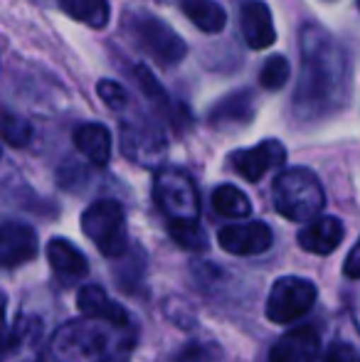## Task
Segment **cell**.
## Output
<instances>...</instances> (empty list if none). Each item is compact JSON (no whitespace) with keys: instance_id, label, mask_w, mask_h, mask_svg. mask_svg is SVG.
I'll list each match as a JSON object with an SVG mask.
<instances>
[{"instance_id":"obj_1","label":"cell","mask_w":360,"mask_h":362,"mask_svg":"<svg viewBox=\"0 0 360 362\" xmlns=\"http://www.w3.org/2000/svg\"><path fill=\"white\" fill-rule=\"evenodd\" d=\"M298 52L301 67L291 111L301 124H323L351 101V62L343 45L313 23L303 25L298 33Z\"/></svg>"},{"instance_id":"obj_2","label":"cell","mask_w":360,"mask_h":362,"mask_svg":"<svg viewBox=\"0 0 360 362\" xmlns=\"http://www.w3.org/2000/svg\"><path fill=\"white\" fill-rule=\"evenodd\" d=\"M134 328H116L104 320H69L54 333L52 355L57 362H129Z\"/></svg>"},{"instance_id":"obj_3","label":"cell","mask_w":360,"mask_h":362,"mask_svg":"<svg viewBox=\"0 0 360 362\" xmlns=\"http://www.w3.org/2000/svg\"><path fill=\"white\" fill-rule=\"evenodd\" d=\"M121 30H124V37L141 54L153 59L158 67H175L187 54L185 40L163 18L149 10H126Z\"/></svg>"},{"instance_id":"obj_4","label":"cell","mask_w":360,"mask_h":362,"mask_svg":"<svg viewBox=\"0 0 360 362\" xmlns=\"http://www.w3.org/2000/svg\"><path fill=\"white\" fill-rule=\"evenodd\" d=\"M326 205L323 185L308 168H286L274 180V207L291 222H313Z\"/></svg>"},{"instance_id":"obj_5","label":"cell","mask_w":360,"mask_h":362,"mask_svg":"<svg viewBox=\"0 0 360 362\" xmlns=\"http://www.w3.org/2000/svg\"><path fill=\"white\" fill-rule=\"evenodd\" d=\"M82 232L104 257L119 259L129 249L126 212L116 200H96L82 212Z\"/></svg>"},{"instance_id":"obj_6","label":"cell","mask_w":360,"mask_h":362,"mask_svg":"<svg viewBox=\"0 0 360 362\" xmlns=\"http://www.w3.org/2000/svg\"><path fill=\"white\" fill-rule=\"evenodd\" d=\"M153 200L168 222H200V197H197V187L187 173L175 170V168H166V170L156 173Z\"/></svg>"},{"instance_id":"obj_7","label":"cell","mask_w":360,"mask_h":362,"mask_svg":"<svg viewBox=\"0 0 360 362\" xmlns=\"http://www.w3.org/2000/svg\"><path fill=\"white\" fill-rule=\"evenodd\" d=\"M318 291L308 279L301 276H284L274 281L267 298V318L272 323H294L303 318L316 303Z\"/></svg>"},{"instance_id":"obj_8","label":"cell","mask_w":360,"mask_h":362,"mask_svg":"<svg viewBox=\"0 0 360 362\" xmlns=\"http://www.w3.org/2000/svg\"><path fill=\"white\" fill-rule=\"evenodd\" d=\"M121 151L129 160L146 168H156L166 160V136L144 116H129L121 124Z\"/></svg>"},{"instance_id":"obj_9","label":"cell","mask_w":360,"mask_h":362,"mask_svg":"<svg viewBox=\"0 0 360 362\" xmlns=\"http://www.w3.org/2000/svg\"><path fill=\"white\" fill-rule=\"evenodd\" d=\"M286 163V148L281 141L267 139L252 148H242L230 156L232 170H237L247 182H260L269 170H277Z\"/></svg>"},{"instance_id":"obj_10","label":"cell","mask_w":360,"mask_h":362,"mask_svg":"<svg viewBox=\"0 0 360 362\" xmlns=\"http://www.w3.org/2000/svg\"><path fill=\"white\" fill-rule=\"evenodd\" d=\"M217 242L225 252L235 254V257H257L274 244V232L267 222L227 224L217 234Z\"/></svg>"},{"instance_id":"obj_11","label":"cell","mask_w":360,"mask_h":362,"mask_svg":"<svg viewBox=\"0 0 360 362\" xmlns=\"http://www.w3.org/2000/svg\"><path fill=\"white\" fill-rule=\"evenodd\" d=\"M37 252L40 242L35 229L25 222L5 219L3 232H0V262H3V267L13 269L20 264H28L37 257Z\"/></svg>"},{"instance_id":"obj_12","label":"cell","mask_w":360,"mask_h":362,"mask_svg":"<svg viewBox=\"0 0 360 362\" xmlns=\"http://www.w3.org/2000/svg\"><path fill=\"white\" fill-rule=\"evenodd\" d=\"M131 79H134V84L139 86L141 94L146 96V101H149L166 121H170L173 129H182V126L190 121L187 111L180 109V104H175V101L170 99L168 91L163 89V84L151 74V69L146 67V64H134V67H131Z\"/></svg>"},{"instance_id":"obj_13","label":"cell","mask_w":360,"mask_h":362,"mask_svg":"<svg viewBox=\"0 0 360 362\" xmlns=\"http://www.w3.org/2000/svg\"><path fill=\"white\" fill-rule=\"evenodd\" d=\"M257 114V101L255 94L250 89H240V91H230L227 96H222L215 106L210 109L207 116V124L212 129L220 131H232V129H242V126L252 124Z\"/></svg>"},{"instance_id":"obj_14","label":"cell","mask_w":360,"mask_h":362,"mask_svg":"<svg viewBox=\"0 0 360 362\" xmlns=\"http://www.w3.org/2000/svg\"><path fill=\"white\" fill-rule=\"evenodd\" d=\"M321 350V335L313 325H298V328L284 333L274 343L269 362H313Z\"/></svg>"},{"instance_id":"obj_15","label":"cell","mask_w":360,"mask_h":362,"mask_svg":"<svg viewBox=\"0 0 360 362\" xmlns=\"http://www.w3.org/2000/svg\"><path fill=\"white\" fill-rule=\"evenodd\" d=\"M77 305H79V310H82L84 318L104 320V323H111V325H116V328H134L129 310H126L124 305L116 303V300H111L109 293H106L101 286L87 284V286L79 288Z\"/></svg>"},{"instance_id":"obj_16","label":"cell","mask_w":360,"mask_h":362,"mask_svg":"<svg viewBox=\"0 0 360 362\" xmlns=\"http://www.w3.org/2000/svg\"><path fill=\"white\" fill-rule=\"evenodd\" d=\"M240 30L245 42L252 49H267L277 42V30H274L272 10L265 0H247L242 5Z\"/></svg>"},{"instance_id":"obj_17","label":"cell","mask_w":360,"mask_h":362,"mask_svg":"<svg viewBox=\"0 0 360 362\" xmlns=\"http://www.w3.org/2000/svg\"><path fill=\"white\" fill-rule=\"evenodd\" d=\"M343 237H346V227L338 217H316L298 232V244L303 252L326 257L341 247Z\"/></svg>"},{"instance_id":"obj_18","label":"cell","mask_w":360,"mask_h":362,"mask_svg":"<svg viewBox=\"0 0 360 362\" xmlns=\"http://www.w3.org/2000/svg\"><path fill=\"white\" fill-rule=\"evenodd\" d=\"M45 254H47V262H50V267H52V272L57 274L59 279H64L67 284L79 281V279H84L89 274L87 257H84L69 239L52 237L47 242Z\"/></svg>"},{"instance_id":"obj_19","label":"cell","mask_w":360,"mask_h":362,"mask_svg":"<svg viewBox=\"0 0 360 362\" xmlns=\"http://www.w3.org/2000/svg\"><path fill=\"white\" fill-rule=\"evenodd\" d=\"M74 146L87 160L94 165H106L111 160V151H114V141H111V131L104 124H82L74 129Z\"/></svg>"},{"instance_id":"obj_20","label":"cell","mask_w":360,"mask_h":362,"mask_svg":"<svg viewBox=\"0 0 360 362\" xmlns=\"http://www.w3.org/2000/svg\"><path fill=\"white\" fill-rule=\"evenodd\" d=\"M178 8L197 30L207 35L222 33L227 25V13L217 0H178Z\"/></svg>"},{"instance_id":"obj_21","label":"cell","mask_w":360,"mask_h":362,"mask_svg":"<svg viewBox=\"0 0 360 362\" xmlns=\"http://www.w3.org/2000/svg\"><path fill=\"white\" fill-rule=\"evenodd\" d=\"M40 323L35 318H20L15 325V333L5 338V362H33V355H25V350H33L40 338Z\"/></svg>"},{"instance_id":"obj_22","label":"cell","mask_w":360,"mask_h":362,"mask_svg":"<svg viewBox=\"0 0 360 362\" xmlns=\"http://www.w3.org/2000/svg\"><path fill=\"white\" fill-rule=\"evenodd\" d=\"M62 13H67L72 20H79L87 28L104 30L111 18L109 0H57Z\"/></svg>"},{"instance_id":"obj_23","label":"cell","mask_w":360,"mask_h":362,"mask_svg":"<svg viewBox=\"0 0 360 362\" xmlns=\"http://www.w3.org/2000/svg\"><path fill=\"white\" fill-rule=\"evenodd\" d=\"M212 207H215V212H220V215L227 219L250 217V212H252L250 197H247L240 187L227 185V182L215 187V192H212Z\"/></svg>"},{"instance_id":"obj_24","label":"cell","mask_w":360,"mask_h":362,"mask_svg":"<svg viewBox=\"0 0 360 362\" xmlns=\"http://www.w3.org/2000/svg\"><path fill=\"white\" fill-rule=\"evenodd\" d=\"M291 76V64L284 54H272L260 69V84L265 86L267 91H279L284 89V84Z\"/></svg>"},{"instance_id":"obj_25","label":"cell","mask_w":360,"mask_h":362,"mask_svg":"<svg viewBox=\"0 0 360 362\" xmlns=\"http://www.w3.org/2000/svg\"><path fill=\"white\" fill-rule=\"evenodd\" d=\"M3 139H5V144L13 148H25L33 141V126H30L28 119H23V116L5 109L3 111Z\"/></svg>"},{"instance_id":"obj_26","label":"cell","mask_w":360,"mask_h":362,"mask_svg":"<svg viewBox=\"0 0 360 362\" xmlns=\"http://www.w3.org/2000/svg\"><path fill=\"white\" fill-rule=\"evenodd\" d=\"M168 232H170V237L180 244V247L192 249V252H195V249H205L207 247V237H205V232H202L200 222H192V224L168 222Z\"/></svg>"},{"instance_id":"obj_27","label":"cell","mask_w":360,"mask_h":362,"mask_svg":"<svg viewBox=\"0 0 360 362\" xmlns=\"http://www.w3.org/2000/svg\"><path fill=\"white\" fill-rule=\"evenodd\" d=\"M96 94H99V99L104 101L111 111H119L121 114V111L129 106V94H126V89L119 84V81L101 79L99 84H96Z\"/></svg>"},{"instance_id":"obj_28","label":"cell","mask_w":360,"mask_h":362,"mask_svg":"<svg viewBox=\"0 0 360 362\" xmlns=\"http://www.w3.org/2000/svg\"><path fill=\"white\" fill-rule=\"evenodd\" d=\"M175 362H220V350L210 343H187Z\"/></svg>"},{"instance_id":"obj_29","label":"cell","mask_w":360,"mask_h":362,"mask_svg":"<svg viewBox=\"0 0 360 362\" xmlns=\"http://www.w3.org/2000/svg\"><path fill=\"white\" fill-rule=\"evenodd\" d=\"M323 362H360V360H358L356 348H353V345L336 343V345H331V348H328Z\"/></svg>"},{"instance_id":"obj_30","label":"cell","mask_w":360,"mask_h":362,"mask_svg":"<svg viewBox=\"0 0 360 362\" xmlns=\"http://www.w3.org/2000/svg\"><path fill=\"white\" fill-rule=\"evenodd\" d=\"M343 274H346L348 279H360V239L356 242V247L351 249V254L346 257Z\"/></svg>"},{"instance_id":"obj_31","label":"cell","mask_w":360,"mask_h":362,"mask_svg":"<svg viewBox=\"0 0 360 362\" xmlns=\"http://www.w3.org/2000/svg\"><path fill=\"white\" fill-rule=\"evenodd\" d=\"M358 8H360V0H358Z\"/></svg>"}]
</instances>
